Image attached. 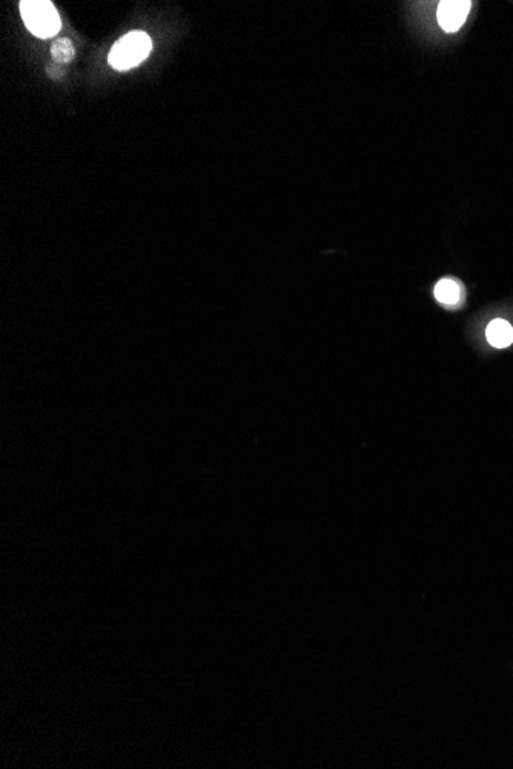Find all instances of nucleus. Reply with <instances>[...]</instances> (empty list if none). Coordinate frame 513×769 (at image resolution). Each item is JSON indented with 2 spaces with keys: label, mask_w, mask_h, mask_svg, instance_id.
<instances>
[{
  "label": "nucleus",
  "mask_w": 513,
  "mask_h": 769,
  "mask_svg": "<svg viewBox=\"0 0 513 769\" xmlns=\"http://www.w3.org/2000/svg\"><path fill=\"white\" fill-rule=\"evenodd\" d=\"M151 48H153V42L146 33L143 31H133L118 39L114 44L113 49L109 53V65L125 71L137 66L142 63L143 60L149 56Z\"/></svg>",
  "instance_id": "f257e3e1"
},
{
  "label": "nucleus",
  "mask_w": 513,
  "mask_h": 769,
  "mask_svg": "<svg viewBox=\"0 0 513 769\" xmlns=\"http://www.w3.org/2000/svg\"><path fill=\"white\" fill-rule=\"evenodd\" d=\"M20 13L26 28L40 39L56 36L62 26L57 9L48 0H25L20 4Z\"/></svg>",
  "instance_id": "f03ea898"
},
{
  "label": "nucleus",
  "mask_w": 513,
  "mask_h": 769,
  "mask_svg": "<svg viewBox=\"0 0 513 769\" xmlns=\"http://www.w3.org/2000/svg\"><path fill=\"white\" fill-rule=\"evenodd\" d=\"M469 0H445L438 6V24L446 33H455L464 25L470 11Z\"/></svg>",
  "instance_id": "7ed1b4c3"
},
{
  "label": "nucleus",
  "mask_w": 513,
  "mask_h": 769,
  "mask_svg": "<svg viewBox=\"0 0 513 769\" xmlns=\"http://www.w3.org/2000/svg\"><path fill=\"white\" fill-rule=\"evenodd\" d=\"M487 341L497 349H504L513 342V327L504 320H494L486 330Z\"/></svg>",
  "instance_id": "20e7f679"
},
{
  "label": "nucleus",
  "mask_w": 513,
  "mask_h": 769,
  "mask_svg": "<svg viewBox=\"0 0 513 769\" xmlns=\"http://www.w3.org/2000/svg\"><path fill=\"white\" fill-rule=\"evenodd\" d=\"M51 57H53V62L59 65L71 63L76 57V49L71 40H68V39L56 40L51 46Z\"/></svg>",
  "instance_id": "39448f33"
},
{
  "label": "nucleus",
  "mask_w": 513,
  "mask_h": 769,
  "mask_svg": "<svg viewBox=\"0 0 513 769\" xmlns=\"http://www.w3.org/2000/svg\"><path fill=\"white\" fill-rule=\"evenodd\" d=\"M435 298L442 305H455L459 300V286L454 280H441L435 287Z\"/></svg>",
  "instance_id": "423d86ee"
}]
</instances>
